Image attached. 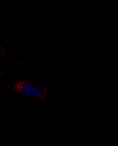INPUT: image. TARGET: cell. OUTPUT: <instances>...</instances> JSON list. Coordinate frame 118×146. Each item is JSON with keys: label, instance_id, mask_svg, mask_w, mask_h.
Returning a JSON list of instances; mask_svg holds the SVG:
<instances>
[{"label": "cell", "instance_id": "6da1fadb", "mask_svg": "<svg viewBox=\"0 0 118 146\" xmlns=\"http://www.w3.org/2000/svg\"><path fill=\"white\" fill-rule=\"evenodd\" d=\"M16 89L20 94L28 98L39 99L46 94L45 88L30 81L20 82L17 84Z\"/></svg>", "mask_w": 118, "mask_h": 146}]
</instances>
